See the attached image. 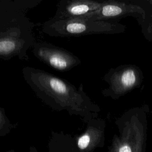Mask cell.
<instances>
[{"label":"cell","mask_w":152,"mask_h":152,"mask_svg":"<svg viewBox=\"0 0 152 152\" xmlns=\"http://www.w3.org/2000/svg\"><path fill=\"white\" fill-rule=\"evenodd\" d=\"M102 4L103 1L94 0H61L56 5V11L52 18L66 20L83 17L97 11Z\"/></svg>","instance_id":"9c48e42d"},{"label":"cell","mask_w":152,"mask_h":152,"mask_svg":"<svg viewBox=\"0 0 152 152\" xmlns=\"http://www.w3.org/2000/svg\"><path fill=\"white\" fill-rule=\"evenodd\" d=\"M48 147L49 152H81L76 138L63 132L52 131Z\"/></svg>","instance_id":"30bf717a"},{"label":"cell","mask_w":152,"mask_h":152,"mask_svg":"<svg viewBox=\"0 0 152 152\" xmlns=\"http://www.w3.org/2000/svg\"><path fill=\"white\" fill-rule=\"evenodd\" d=\"M103 80L108 87L102 90V95L117 100L139 84L140 76L135 66L121 65L110 68L103 76Z\"/></svg>","instance_id":"5b68a950"},{"label":"cell","mask_w":152,"mask_h":152,"mask_svg":"<svg viewBox=\"0 0 152 152\" xmlns=\"http://www.w3.org/2000/svg\"><path fill=\"white\" fill-rule=\"evenodd\" d=\"M125 26L118 21H92L81 18L55 20L51 18L42 24V30L52 37H71L91 34H113L123 33Z\"/></svg>","instance_id":"3957f363"},{"label":"cell","mask_w":152,"mask_h":152,"mask_svg":"<svg viewBox=\"0 0 152 152\" xmlns=\"http://www.w3.org/2000/svg\"><path fill=\"white\" fill-rule=\"evenodd\" d=\"M151 2H152V1H151Z\"/></svg>","instance_id":"5bb4252c"},{"label":"cell","mask_w":152,"mask_h":152,"mask_svg":"<svg viewBox=\"0 0 152 152\" xmlns=\"http://www.w3.org/2000/svg\"><path fill=\"white\" fill-rule=\"evenodd\" d=\"M144 12L142 8L137 5L127 2L108 0L103 1L102 5L97 11L78 18L92 21H118L126 16H137Z\"/></svg>","instance_id":"52a82bcc"},{"label":"cell","mask_w":152,"mask_h":152,"mask_svg":"<svg viewBox=\"0 0 152 152\" xmlns=\"http://www.w3.org/2000/svg\"><path fill=\"white\" fill-rule=\"evenodd\" d=\"M119 135H114L108 152H145L146 126L138 114L129 111L115 122Z\"/></svg>","instance_id":"277c9868"},{"label":"cell","mask_w":152,"mask_h":152,"mask_svg":"<svg viewBox=\"0 0 152 152\" xmlns=\"http://www.w3.org/2000/svg\"><path fill=\"white\" fill-rule=\"evenodd\" d=\"M30 152H37L36 149L34 147H31L30 148Z\"/></svg>","instance_id":"7c38bea8"},{"label":"cell","mask_w":152,"mask_h":152,"mask_svg":"<svg viewBox=\"0 0 152 152\" xmlns=\"http://www.w3.org/2000/svg\"><path fill=\"white\" fill-rule=\"evenodd\" d=\"M15 125L10 122L6 115L5 109L0 107V136H5L8 134L11 130L15 128Z\"/></svg>","instance_id":"8fae6325"},{"label":"cell","mask_w":152,"mask_h":152,"mask_svg":"<svg viewBox=\"0 0 152 152\" xmlns=\"http://www.w3.org/2000/svg\"><path fill=\"white\" fill-rule=\"evenodd\" d=\"M42 0H1L0 58L8 61L17 57L28 59L27 50L36 42L33 30L35 24L25 12L38 5Z\"/></svg>","instance_id":"7a4b0ae2"},{"label":"cell","mask_w":152,"mask_h":152,"mask_svg":"<svg viewBox=\"0 0 152 152\" xmlns=\"http://www.w3.org/2000/svg\"><path fill=\"white\" fill-rule=\"evenodd\" d=\"M32 52L34 56L52 68L60 72L68 71L81 61L72 52L46 42H36Z\"/></svg>","instance_id":"8992f818"},{"label":"cell","mask_w":152,"mask_h":152,"mask_svg":"<svg viewBox=\"0 0 152 152\" xmlns=\"http://www.w3.org/2000/svg\"><path fill=\"white\" fill-rule=\"evenodd\" d=\"M22 73L36 96L52 110L78 116L86 123L98 117L101 109L84 92L82 84L77 88L65 79L28 66Z\"/></svg>","instance_id":"6da1fadb"},{"label":"cell","mask_w":152,"mask_h":152,"mask_svg":"<svg viewBox=\"0 0 152 152\" xmlns=\"http://www.w3.org/2000/svg\"><path fill=\"white\" fill-rule=\"evenodd\" d=\"M7 152H14V151L13 150H10V151H7Z\"/></svg>","instance_id":"4fadbf2b"},{"label":"cell","mask_w":152,"mask_h":152,"mask_svg":"<svg viewBox=\"0 0 152 152\" xmlns=\"http://www.w3.org/2000/svg\"><path fill=\"white\" fill-rule=\"evenodd\" d=\"M86 124L85 131L75 138L77 144L81 152H92L96 148L104 145L106 122L97 117Z\"/></svg>","instance_id":"ba28073f"}]
</instances>
